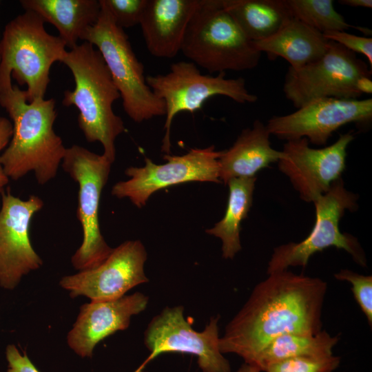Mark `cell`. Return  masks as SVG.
Instances as JSON below:
<instances>
[{
    "label": "cell",
    "instance_id": "cell-22",
    "mask_svg": "<svg viewBox=\"0 0 372 372\" xmlns=\"http://www.w3.org/2000/svg\"><path fill=\"white\" fill-rule=\"evenodd\" d=\"M223 5L253 42L270 37L292 17L285 0H223Z\"/></svg>",
    "mask_w": 372,
    "mask_h": 372
},
{
    "label": "cell",
    "instance_id": "cell-13",
    "mask_svg": "<svg viewBox=\"0 0 372 372\" xmlns=\"http://www.w3.org/2000/svg\"><path fill=\"white\" fill-rule=\"evenodd\" d=\"M372 118V99L326 98L312 101L297 111L271 117L266 125L270 134L290 141L305 138L309 143L324 145L342 126L364 125Z\"/></svg>",
    "mask_w": 372,
    "mask_h": 372
},
{
    "label": "cell",
    "instance_id": "cell-28",
    "mask_svg": "<svg viewBox=\"0 0 372 372\" xmlns=\"http://www.w3.org/2000/svg\"><path fill=\"white\" fill-rule=\"evenodd\" d=\"M117 25L128 28L139 25L148 0H101Z\"/></svg>",
    "mask_w": 372,
    "mask_h": 372
},
{
    "label": "cell",
    "instance_id": "cell-18",
    "mask_svg": "<svg viewBox=\"0 0 372 372\" xmlns=\"http://www.w3.org/2000/svg\"><path fill=\"white\" fill-rule=\"evenodd\" d=\"M201 0H148L140 22L149 53L172 59L180 52L187 25Z\"/></svg>",
    "mask_w": 372,
    "mask_h": 372
},
{
    "label": "cell",
    "instance_id": "cell-31",
    "mask_svg": "<svg viewBox=\"0 0 372 372\" xmlns=\"http://www.w3.org/2000/svg\"><path fill=\"white\" fill-rule=\"evenodd\" d=\"M12 135V124L6 117L0 116V153L8 145ZM9 178L0 164V194L8 184Z\"/></svg>",
    "mask_w": 372,
    "mask_h": 372
},
{
    "label": "cell",
    "instance_id": "cell-27",
    "mask_svg": "<svg viewBox=\"0 0 372 372\" xmlns=\"http://www.w3.org/2000/svg\"><path fill=\"white\" fill-rule=\"evenodd\" d=\"M335 279L349 282L354 298L365 315L368 324L372 325V276L362 275L349 269H340L334 274Z\"/></svg>",
    "mask_w": 372,
    "mask_h": 372
},
{
    "label": "cell",
    "instance_id": "cell-21",
    "mask_svg": "<svg viewBox=\"0 0 372 372\" xmlns=\"http://www.w3.org/2000/svg\"><path fill=\"white\" fill-rule=\"evenodd\" d=\"M20 3L25 11L34 12L52 24L70 50L97 21L101 9L99 0H21Z\"/></svg>",
    "mask_w": 372,
    "mask_h": 372
},
{
    "label": "cell",
    "instance_id": "cell-14",
    "mask_svg": "<svg viewBox=\"0 0 372 372\" xmlns=\"http://www.w3.org/2000/svg\"><path fill=\"white\" fill-rule=\"evenodd\" d=\"M353 138L351 133L340 134L334 143L319 149L311 147L305 138L287 141L278 169L289 178L302 200L313 203L341 178L346 168L347 149Z\"/></svg>",
    "mask_w": 372,
    "mask_h": 372
},
{
    "label": "cell",
    "instance_id": "cell-32",
    "mask_svg": "<svg viewBox=\"0 0 372 372\" xmlns=\"http://www.w3.org/2000/svg\"><path fill=\"white\" fill-rule=\"evenodd\" d=\"M371 76H362L357 79L355 87L361 94H369L372 93V81Z\"/></svg>",
    "mask_w": 372,
    "mask_h": 372
},
{
    "label": "cell",
    "instance_id": "cell-2",
    "mask_svg": "<svg viewBox=\"0 0 372 372\" xmlns=\"http://www.w3.org/2000/svg\"><path fill=\"white\" fill-rule=\"evenodd\" d=\"M0 105L12 121V137L0 155L5 174L17 180L33 172L39 185L46 184L57 174L66 150L53 127L55 100L29 103L25 90L11 84L0 90Z\"/></svg>",
    "mask_w": 372,
    "mask_h": 372
},
{
    "label": "cell",
    "instance_id": "cell-23",
    "mask_svg": "<svg viewBox=\"0 0 372 372\" xmlns=\"http://www.w3.org/2000/svg\"><path fill=\"white\" fill-rule=\"evenodd\" d=\"M256 178H238L229 180V198L224 217L214 227L207 229L223 242V257L232 259L241 250L240 225L252 205Z\"/></svg>",
    "mask_w": 372,
    "mask_h": 372
},
{
    "label": "cell",
    "instance_id": "cell-11",
    "mask_svg": "<svg viewBox=\"0 0 372 372\" xmlns=\"http://www.w3.org/2000/svg\"><path fill=\"white\" fill-rule=\"evenodd\" d=\"M223 153L211 145L192 148L183 156L165 154L163 158L167 163L161 165L145 158L144 167L127 168L125 173L130 178L116 183L112 194L118 198H127L141 208L152 194L163 188L191 181L220 183L218 160Z\"/></svg>",
    "mask_w": 372,
    "mask_h": 372
},
{
    "label": "cell",
    "instance_id": "cell-4",
    "mask_svg": "<svg viewBox=\"0 0 372 372\" xmlns=\"http://www.w3.org/2000/svg\"><path fill=\"white\" fill-rule=\"evenodd\" d=\"M44 21L25 11L9 21L0 41V90L12 83L25 85L26 100L44 99L54 63L61 62L66 46L58 36L49 34Z\"/></svg>",
    "mask_w": 372,
    "mask_h": 372
},
{
    "label": "cell",
    "instance_id": "cell-17",
    "mask_svg": "<svg viewBox=\"0 0 372 372\" xmlns=\"http://www.w3.org/2000/svg\"><path fill=\"white\" fill-rule=\"evenodd\" d=\"M147 304L148 297L136 292L82 305L68 333V345L81 357H92L94 348L100 341L118 331L126 329L131 317L144 311Z\"/></svg>",
    "mask_w": 372,
    "mask_h": 372
},
{
    "label": "cell",
    "instance_id": "cell-26",
    "mask_svg": "<svg viewBox=\"0 0 372 372\" xmlns=\"http://www.w3.org/2000/svg\"><path fill=\"white\" fill-rule=\"evenodd\" d=\"M340 358L333 355L324 357H295L268 365L265 372H333L339 366Z\"/></svg>",
    "mask_w": 372,
    "mask_h": 372
},
{
    "label": "cell",
    "instance_id": "cell-25",
    "mask_svg": "<svg viewBox=\"0 0 372 372\" xmlns=\"http://www.w3.org/2000/svg\"><path fill=\"white\" fill-rule=\"evenodd\" d=\"M294 17L321 33L345 31L349 28L359 29L348 23L335 10L332 0H285Z\"/></svg>",
    "mask_w": 372,
    "mask_h": 372
},
{
    "label": "cell",
    "instance_id": "cell-8",
    "mask_svg": "<svg viewBox=\"0 0 372 372\" xmlns=\"http://www.w3.org/2000/svg\"><path fill=\"white\" fill-rule=\"evenodd\" d=\"M147 85L165 105V130L162 152L170 153V129L174 116L181 112L194 113L211 97L221 95L238 103H252L258 96L246 87L245 79H227L225 72L203 74L192 62L178 61L164 74L149 75Z\"/></svg>",
    "mask_w": 372,
    "mask_h": 372
},
{
    "label": "cell",
    "instance_id": "cell-7",
    "mask_svg": "<svg viewBox=\"0 0 372 372\" xmlns=\"http://www.w3.org/2000/svg\"><path fill=\"white\" fill-rule=\"evenodd\" d=\"M358 195L344 187L342 178L335 181L327 193L313 202L316 223L310 234L300 242L274 248L267 273L287 270L289 267H304L312 255L331 247L344 250L358 265L366 267V258L358 239L342 233L339 227L345 211L358 209Z\"/></svg>",
    "mask_w": 372,
    "mask_h": 372
},
{
    "label": "cell",
    "instance_id": "cell-16",
    "mask_svg": "<svg viewBox=\"0 0 372 372\" xmlns=\"http://www.w3.org/2000/svg\"><path fill=\"white\" fill-rule=\"evenodd\" d=\"M43 206L41 198L31 195L24 200L8 189L1 194L0 209V286L13 289L23 276L43 264L34 250L29 229L32 216Z\"/></svg>",
    "mask_w": 372,
    "mask_h": 372
},
{
    "label": "cell",
    "instance_id": "cell-10",
    "mask_svg": "<svg viewBox=\"0 0 372 372\" xmlns=\"http://www.w3.org/2000/svg\"><path fill=\"white\" fill-rule=\"evenodd\" d=\"M371 76V70L355 53L329 41V48L319 59L304 67L289 68L283 85L287 99L300 108L320 99H358L357 79Z\"/></svg>",
    "mask_w": 372,
    "mask_h": 372
},
{
    "label": "cell",
    "instance_id": "cell-20",
    "mask_svg": "<svg viewBox=\"0 0 372 372\" xmlns=\"http://www.w3.org/2000/svg\"><path fill=\"white\" fill-rule=\"evenodd\" d=\"M254 43L270 60L281 57L290 68L298 70L321 58L329 48V41L322 33L291 17L274 34Z\"/></svg>",
    "mask_w": 372,
    "mask_h": 372
},
{
    "label": "cell",
    "instance_id": "cell-24",
    "mask_svg": "<svg viewBox=\"0 0 372 372\" xmlns=\"http://www.w3.org/2000/svg\"><path fill=\"white\" fill-rule=\"evenodd\" d=\"M338 340V335L332 336L322 330L314 335L285 333L272 340L251 364L263 371L268 365L287 358L331 355Z\"/></svg>",
    "mask_w": 372,
    "mask_h": 372
},
{
    "label": "cell",
    "instance_id": "cell-15",
    "mask_svg": "<svg viewBox=\"0 0 372 372\" xmlns=\"http://www.w3.org/2000/svg\"><path fill=\"white\" fill-rule=\"evenodd\" d=\"M146 250L139 240H128L112 249L94 268L63 277L61 286L72 298L85 296L91 301L113 300L135 286L148 282L144 272Z\"/></svg>",
    "mask_w": 372,
    "mask_h": 372
},
{
    "label": "cell",
    "instance_id": "cell-6",
    "mask_svg": "<svg viewBox=\"0 0 372 372\" xmlns=\"http://www.w3.org/2000/svg\"><path fill=\"white\" fill-rule=\"evenodd\" d=\"M101 3L97 21L88 28L82 39L101 54L123 101L127 116L136 123L165 115V105L147 85L143 63L137 59L127 34L116 25Z\"/></svg>",
    "mask_w": 372,
    "mask_h": 372
},
{
    "label": "cell",
    "instance_id": "cell-29",
    "mask_svg": "<svg viewBox=\"0 0 372 372\" xmlns=\"http://www.w3.org/2000/svg\"><path fill=\"white\" fill-rule=\"evenodd\" d=\"M329 41L336 42L349 50L364 55L372 65V39L360 37L345 31H330L322 34Z\"/></svg>",
    "mask_w": 372,
    "mask_h": 372
},
{
    "label": "cell",
    "instance_id": "cell-30",
    "mask_svg": "<svg viewBox=\"0 0 372 372\" xmlns=\"http://www.w3.org/2000/svg\"><path fill=\"white\" fill-rule=\"evenodd\" d=\"M6 356L8 364L7 372H39L26 353L21 355L14 344L7 346Z\"/></svg>",
    "mask_w": 372,
    "mask_h": 372
},
{
    "label": "cell",
    "instance_id": "cell-1",
    "mask_svg": "<svg viewBox=\"0 0 372 372\" xmlns=\"http://www.w3.org/2000/svg\"><path fill=\"white\" fill-rule=\"evenodd\" d=\"M268 275L255 286L247 301L226 326L219 339L222 353H235L251 364L279 335H314L322 331L327 282L287 270Z\"/></svg>",
    "mask_w": 372,
    "mask_h": 372
},
{
    "label": "cell",
    "instance_id": "cell-19",
    "mask_svg": "<svg viewBox=\"0 0 372 372\" xmlns=\"http://www.w3.org/2000/svg\"><path fill=\"white\" fill-rule=\"evenodd\" d=\"M270 135L267 126L259 120L251 127L243 130L218 160L220 181L227 185L233 178L255 177L258 172L278 163L283 154L271 147Z\"/></svg>",
    "mask_w": 372,
    "mask_h": 372
},
{
    "label": "cell",
    "instance_id": "cell-33",
    "mask_svg": "<svg viewBox=\"0 0 372 372\" xmlns=\"http://www.w3.org/2000/svg\"><path fill=\"white\" fill-rule=\"evenodd\" d=\"M339 3L342 5L348 6L350 7H361V8H372L371 0H340Z\"/></svg>",
    "mask_w": 372,
    "mask_h": 372
},
{
    "label": "cell",
    "instance_id": "cell-12",
    "mask_svg": "<svg viewBox=\"0 0 372 372\" xmlns=\"http://www.w3.org/2000/svg\"><path fill=\"white\" fill-rule=\"evenodd\" d=\"M183 307H166L149 322L145 344L147 361L163 353H185L197 356L203 372H230L229 361L219 348V316L210 319L203 331H195L184 318Z\"/></svg>",
    "mask_w": 372,
    "mask_h": 372
},
{
    "label": "cell",
    "instance_id": "cell-34",
    "mask_svg": "<svg viewBox=\"0 0 372 372\" xmlns=\"http://www.w3.org/2000/svg\"><path fill=\"white\" fill-rule=\"evenodd\" d=\"M236 372H262L256 365L245 362Z\"/></svg>",
    "mask_w": 372,
    "mask_h": 372
},
{
    "label": "cell",
    "instance_id": "cell-9",
    "mask_svg": "<svg viewBox=\"0 0 372 372\" xmlns=\"http://www.w3.org/2000/svg\"><path fill=\"white\" fill-rule=\"evenodd\" d=\"M112 163L103 154L77 145L66 148L61 162L63 170L79 185L77 218L83 229V242L72 257L79 271L96 267L110 254L99 221V202Z\"/></svg>",
    "mask_w": 372,
    "mask_h": 372
},
{
    "label": "cell",
    "instance_id": "cell-5",
    "mask_svg": "<svg viewBox=\"0 0 372 372\" xmlns=\"http://www.w3.org/2000/svg\"><path fill=\"white\" fill-rule=\"evenodd\" d=\"M180 52L210 74L251 70L262 54L226 10L223 0H201Z\"/></svg>",
    "mask_w": 372,
    "mask_h": 372
},
{
    "label": "cell",
    "instance_id": "cell-3",
    "mask_svg": "<svg viewBox=\"0 0 372 372\" xmlns=\"http://www.w3.org/2000/svg\"><path fill=\"white\" fill-rule=\"evenodd\" d=\"M61 63L70 70L75 84L72 90L64 92L63 105L78 109L79 126L87 141L99 142L103 155L113 163L116 138L125 128L113 111L121 95L101 54L84 41L68 51Z\"/></svg>",
    "mask_w": 372,
    "mask_h": 372
}]
</instances>
